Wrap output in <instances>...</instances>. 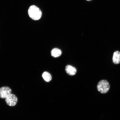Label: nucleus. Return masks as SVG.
Masks as SVG:
<instances>
[{
	"mask_svg": "<svg viewBox=\"0 0 120 120\" xmlns=\"http://www.w3.org/2000/svg\"><path fill=\"white\" fill-rule=\"evenodd\" d=\"M28 13L29 17L34 20H39L41 19L42 15L41 10L34 5H31L29 7Z\"/></svg>",
	"mask_w": 120,
	"mask_h": 120,
	"instance_id": "f257e3e1",
	"label": "nucleus"
},
{
	"mask_svg": "<svg viewBox=\"0 0 120 120\" xmlns=\"http://www.w3.org/2000/svg\"><path fill=\"white\" fill-rule=\"evenodd\" d=\"M97 88L98 90L100 93L105 94L108 92L110 88V85L107 80H102L98 84Z\"/></svg>",
	"mask_w": 120,
	"mask_h": 120,
	"instance_id": "f03ea898",
	"label": "nucleus"
},
{
	"mask_svg": "<svg viewBox=\"0 0 120 120\" xmlns=\"http://www.w3.org/2000/svg\"><path fill=\"white\" fill-rule=\"evenodd\" d=\"M5 99L7 105L11 106H15L18 101L17 97L15 94H10Z\"/></svg>",
	"mask_w": 120,
	"mask_h": 120,
	"instance_id": "7ed1b4c3",
	"label": "nucleus"
},
{
	"mask_svg": "<svg viewBox=\"0 0 120 120\" xmlns=\"http://www.w3.org/2000/svg\"><path fill=\"white\" fill-rule=\"evenodd\" d=\"M12 90L8 86H3L0 88V98L5 99L10 94Z\"/></svg>",
	"mask_w": 120,
	"mask_h": 120,
	"instance_id": "20e7f679",
	"label": "nucleus"
},
{
	"mask_svg": "<svg viewBox=\"0 0 120 120\" xmlns=\"http://www.w3.org/2000/svg\"><path fill=\"white\" fill-rule=\"evenodd\" d=\"M112 61L115 64H118L120 63V52L116 51L114 52Z\"/></svg>",
	"mask_w": 120,
	"mask_h": 120,
	"instance_id": "39448f33",
	"label": "nucleus"
},
{
	"mask_svg": "<svg viewBox=\"0 0 120 120\" xmlns=\"http://www.w3.org/2000/svg\"><path fill=\"white\" fill-rule=\"evenodd\" d=\"M65 71L70 76L75 75L77 70L75 67L70 65H67L65 68Z\"/></svg>",
	"mask_w": 120,
	"mask_h": 120,
	"instance_id": "423d86ee",
	"label": "nucleus"
},
{
	"mask_svg": "<svg viewBox=\"0 0 120 120\" xmlns=\"http://www.w3.org/2000/svg\"><path fill=\"white\" fill-rule=\"evenodd\" d=\"M62 54V52L60 50L57 48H55L52 49L51 54L52 56L56 58L61 56Z\"/></svg>",
	"mask_w": 120,
	"mask_h": 120,
	"instance_id": "0eeeda50",
	"label": "nucleus"
},
{
	"mask_svg": "<svg viewBox=\"0 0 120 120\" xmlns=\"http://www.w3.org/2000/svg\"><path fill=\"white\" fill-rule=\"evenodd\" d=\"M42 76L44 80L46 82H49L52 80V76L51 75L47 72H45L42 75Z\"/></svg>",
	"mask_w": 120,
	"mask_h": 120,
	"instance_id": "6e6552de",
	"label": "nucleus"
},
{
	"mask_svg": "<svg viewBox=\"0 0 120 120\" xmlns=\"http://www.w3.org/2000/svg\"><path fill=\"white\" fill-rule=\"evenodd\" d=\"M86 1H92V0H86Z\"/></svg>",
	"mask_w": 120,
	"mask_h": 120,
	"instance_id": "1a4fd4ad",
	"label": "nucleus"
}]
</instances>
